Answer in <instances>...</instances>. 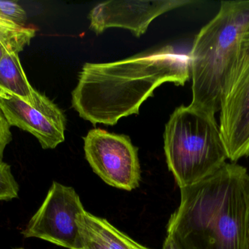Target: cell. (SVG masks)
I'll return each instance as SVG.
<instances>
[{
  "label": "cell",
  "instance_id": "cell-9",
  "mask_svg": "<svg viewBox=\"0 0 249 249\" xmlns=\"http://www.w3.org/2000/svg\"><path fill=\"white\" fill-rule=\"evenodd\" d=\"M193 2L188 0L105 1L90 11V28L96 34L111 27L124 28L139 38L158 16Z\"/></svg>",
  "mask_w": 249,
  "mask_h": 249
},
{
  "label": "cell",
  "instance_id": "cell-4",
  "mask_svg": "<svg viewBox=\"0 0 249 249\" xmlns=\"http://www.w3.org/2000/svg\"><path fill=\"white\" fill-rule=\"evenodd\" d=\"M164 151L179 189L214 173L228 159L215 115L190 105H181L171 114L165 125Z\"/></svg>",
  "mask_w": 249,
  "mask_h": 249
},
{
  "label": "cell",
  "instance_id": "cell-16",
  "mask_svg": "<svg viewBox=\"0 0 249 249\" xmlns=\"http://www.w3.org/2000/svg\"><path fill=\"white\" fill-rule=\"evenodd\" d=\"M11 140L10 127L0 112V160H2L4 150Z\"/></svg>",
  "mask_w": 249,
  "mask_h": 249
},
{
  "label": "cell",
  "instance_id": "cell-6",
  "mask_svg": "<svg viewBox=\"0 0 249 249\" xmlns=\"http://www.w3.org/2000/svg\"><path fill=\"white\" fill-rule=\"evenodd\" d=\"M85 209L73 187L53 181L22 235L68 249H80L77 219Z\"/></svg>",
  "mask_w": 249,
  "mask_h": 249
},
{
  "label": "cell",
  "instance_id": "cell-7",
  "mask_svg": "<svg viewBox=\"0 0 249 249\" xmlns=\"http://www.w3.org/2000/svg\"><path fill=\"white\" fill-rule=\"evenodd\" d=\"M0 112L10 127L35 136L43 149H54L65 140L64 113L40 92L32 103L0 89Z\"/></svg>",
  "mask_w": 249,
  "mask_h": 249
},
{
  "label": "cell",
  "instance_id": "cell-13",
  "mask_svg": "<svg viewBox=\"0 0 249 249\" xmlns=\"http://www.w3.org/2000/svg\"><path fill=\"white\" fill-rule=\"evenodd\" d=\"M19 186L8 164L0 160V201L18 197Z\"/></svg>",
  "mask_w": 249,
  "mask_h": 249
},
{
  "label": "cell",
  "instance_id": "cell-3",
  "mask_svg": "<svg viewBox=\"0 0 249 249\" xmlns=\"http://www.w3.org/2000/svg\"><path fill=\"white\" fill-rule=\"evenodd\" d=\"M249 51V1H223L190 51V106L215 115Z\"/></svg>",
  "mask_w": 249,
  "mask_h": 249
},
{
  "label": "cell",
  "instance_id": "cell-8",
  "mask_svg": "<svg viewBox=\"0 0 249 249\" xmlns=\"http://www.w3.org/2000/svg\"><path fill=\"white\" fill-rule=\"evenodd\" d=\"M219 129L228 159L249 156V51L241 61L219 111Z\"/></svg>",
  "mask_w": 249,
  "mask_h": 249
},
{
  "label": "cell",
  "instance_id": "cell-2",
  "mask_svg": "<svg viewBox=\"0 0 249 249\" xmlns=\"http://www.w3.org/2000/svg\"><path fill=\"white\" fill-rule=\"evenodd\" d=\"M167 233L182 249H249V174L237 162L180 189Z\"/></svg>",
  "mask_w": 249,
  "mask_h": 249
},
{
  "label": "cell",
  "instance_id": "cell-1",
  "mask_svg": "<svg viewBox=\"0 0 249 249\" xmlns=\"http://www.w3.org/2000/svg\"><path fill=\"white\" fill-rule=\"evenodd\" d=\"M190 77V57L170 46L114 62L86 63L71 93V104L93 125L113 126L139 114L141 105L162 83L184 86Z\"/></svg>",
  "mask_w": 249,
  "mask_h": 249
},
{
  "label": "cell",
  "instance_id": "cell-14",
  "mask_svg": "<svg viewBox=\"0 0 249 249\" xmlns=\"http://www.w3.org/2000/svg\"><path fill=\"white\" fill-rule=\"evenodd\" d=\"M80 214L77 219L81 244L80 249H110L105 240L82 218Z\"/></svg>",
  "mask_w": 249,
  "mask_h": 249
},
{
  "label": "cell",
  "instance_id": "cell-19",
  "mask_svg": "<svg viewBox=\"0 0 249 249\" xmlns=\"http://www.w3.org/2000/svg\"></svg>",
  "mask_w": 249,
  "mask_h": 249
},
{
  "label": "cell",
  "instance_id": "cell-11",
  "mask_svg": "<svg viewBox=\"0 0 249 249\" xmlns=\"http://www.w3.org/2000/svg\"><path fill=\"white\" fill-rule=\"evenodd\" d=\"M82 218L105 240L110 249H151L133 241L112 225L107 219L94 216L86 210Z\"/></svg>",
  "mask_w": 249,
  "mask_h": 249
},
{
  "label": "cell",
  "instance_id": "cell-15",
  "mask_svg": "<svg viewBox=\"0 0 249 249\" xmlns=\"http://www.w3.org/2000/svg\"><path fill=\"white\" fill-rule=\"evenodd\" d=\"M0 16L20 26H26L27 15L24 9L14 1H0Z\"/></svg>",
  "mask_w": 249,
  "mask_h": 249
},
{
  "label": "cell",
  "instance_id": "cell-5",
  "mask_svg": "<svg viewBox=\"0 0 249 249\" xmlns=\"http://www.w3.org/2000/svg\"><path fill=\"white\" fill-rule=\"evenodd\" d=\"M83 140L88 162L107 184L128 192L139 187L138 149L128 136L98 128L90 130Z\"/></svg>",
  "mask_w": 249,
  "mask_h": 249
},
{
  "label": "cell",
  "instance_id": "cell-18",
  "mask_svg": "<svg viewBox=\"0 0 249 249\" xmlns=\"http://www.w3.org/2000/svg\"><path fill=\"white\" fill-rule=\"evenodd\" d=\"M5 52H12V51H10V50L9 49V48L7 45H4L3 42H1V41H0V59H1V57H3V55H4V53Z\"/></svg>",
  "mask_w": 249,
  "mask_h": 249
},
{
  "label": "cell",
  "instance_id": "cell-17",
  "mask_svg": "<svg viewBox=\"0 0 249 249\" xmlns=\"http://www.w3.org/2000/svg\"><path fill=\"white\" fill-rule=\"evenodd\" d=\"M162 249H182V248L174 235L167 233V237L164 241Z\"/></svg>",
  "mask_w": 249,
  "mask_h": 249
},
{
  "label": "cell",
  "instance_id": "cell-10",
  "mask_svg": "<svg viewBox=\"0 0 249 249\" xmlns=\"http://www.w3.org/2000/svg\"><path fill=\"white\" fill-rule=\"evenodd\" d=\"M0 89L33 102L37 90L26 77L18 53L5 52L0 59Z\"/></svg>",
  "mask_w": 249,
  "mask_h": 249
},
{
  "label": "cell",
  "instance_id": "cell-12",
  "mask_svg": "<svg viewBox=\"0 0 249 249\" xmlns=\"http://www.w3.org/2000/svg\"><path fill=\"white\" fill-rule=\"evenodd\" d=\"M36 35L35 28L20 26L0 16V41L12 52L19 54L30 45Z\"/></svg>",
  "mask_w": 249,
  "mask_h": 249
}]
</instances>
